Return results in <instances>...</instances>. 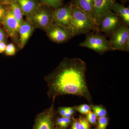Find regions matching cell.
I'll return each instance as SVG.
<instances>
[{"mask_svg":"<svg viewBox=\"0 0 129 129\" xmlns=\"http://www.w3.org/2000/svg\"><path fill=\"white\" fill-rule=\"evenodd\" d=\"M124 1H129V0H124Z\"/></svg>","mask_w":129,"mask_h":129,"instance_id":"34","label":"cell"},{"mask_svg":"<svg viewBox=\"0 0 129 129\" xmlns=\"http://www.w3.org/2000/svg\"><path fill=\"white\" fill-rule=\"evenodd\" d=\"M34 29V25L28 21H24L21 24L19 28V46L23 48L30 37Z\"/></svg>","mask_w":129,"mask_h":129,"instance_id":"12","label":"cell"},{"mask_svg":"<svg viewBox=\"0 0 129 129\" xmlns=\"http://www.w3.org/2000/svg\"><path fill=\"white\" fill-rule=\"evenodd\" d=\"M10 4L11 6L10 8L12 11L14 17L17 21L21 24L24 21L23 18V14L22 10L16 2V1L13 0L10 3Z\"/></svg>","mask_w":129,"mask_h":129,"instance_id":"16","label":"cell"},{"mask_svg":"<svg viewBox=\"0 0 129 129\" xmlns=\"http://www.w3.org/2000/svg\"><path fill=\"white\" fill-rule=\"evenodd\" d=\"M115 0H94L95 21L99 31V26L102 19L111 11Z\"/></svg>","mask_w":129,"mask_h":129,"instance_id":"9","label":"cell"},{"mask_svg":"<svg viewBox=\"0 0 129 129\" xmlns=\"http://www.w3.org/2000/svg\"><path fill=\"white\" fill-rule=\"evenodd\" d=\"M72 115V114H70V113L68 112H67V113L65 114V115L63 116V117L68 118H71Z\"/></svg>","mask_w":129,"mask_h":129,"instance_id":"31","label":"cell"},{"mask_svg":"<svg viewBox=\"0 0 129 129\" xmlns=\"http://www.w3.org/2000/svg\"><path fill=\"white\" fill-rule=\"evenodd\" d=\"M98 129H106L108 123V119L106 116L98 118Z\"/></svg>","mask_w":129,"mask_h":129,"instance_id":"21","label":"cell"},{"mask_svg":"<svg viewBox=\"0 0 129 129\" xmlns=\"http://www.w3.org/2000/svg\"><path fill=\"white\" fill-rule=\"evenodd\" d=\"M91 108L93 110L94 113L98 118L105 117L107 115V111L102 106L96 105L91 106Z\"/></svg>","mask_w":129,"mask_h":129,"instance_id":"19","label":"cell"},{"mask_svg":"<svg viewBox=\"0 0 129 129\" xmlns=\"http://www.w3.org/2000/svg\"><path fill=\"white\" fill-rule=\"evenodd\" d=\"M86 63L78 58H64L59 65L44 78L48 86L50 99L64 95L82 97L92 103L86 79Z\"/></svg>","mask_w":129,"mask_h":129,"instance_id":"1","label":"cell"},{"mask_svg":"<svg viewBox=\"0 0 129 129\" xmlns=\"http://www.w3.org/2000/svg\"><path fill=\"white\" fill-rule=\"evenodd\" d=\"M99 32L96 31L95 33H87L85 40L79 44V46L91 49L101 54L113 51L109 40Z\"/></svg>","mask_w":129,"mask_h":129,"instance_id":"3","label":"cell"},{"mask_svg":"<svg viewBox=\"0 0 129 129\" xmlns=\"http://www.w3.org/2000/svg\"><path fill=\"white\" fill-rule=\"evenodd\" d=\"M121 19L111 11L104 16L99 26V32H103L109 36L115 32L123 24Z\"/></svg>","mask_w":129,"mask_h":129,"instance_id":"7","label":"cell"},{"mask_svg":"<svg viewBox=\"0 0 129 129\" xmlns=\"http://www.w3.org/2000/svg\"><path fill=\"white\" fill-rule=\"evenodd\" d=\"M23 14L29 17L36 11L38 8L35 0H16Z\"/></svg>","mask_w":129,"mask_h":129,"instance_id":"14","label":"cell"},{"mask_svg":"<svg viewBox=\"0 0 129 129\" xmlns=\"http://www.w3.org/2000/svg\"><path fill=\"white\" fill-rule=\"evenodd\" d=\"M67 112H68L73 115L74 113L75 108L73 107H67Z\"/></svg>","mask_w":129,"mask_h":129,"instance_id":"30","label":"cell"},{"mask_svg":"<svg viewBox=\"0 0 129 129\" xmlns=\"http://www.w3.org/2000/svg\"><path fill=\"white\" fill-rule=\"evenodd\" d=\"M80 129H90L89 123L86 119L80 116L79 118Z\"/></svg>","mask_w":129,"mask_h":129,"instance_id":"22","label":"cell"},{"mask_svg":"<svg viewBox=\"0 0 129 129\" xmlns=\"http://www.w3.org/2000/svg\"><path fill=\"white\" fill-rule=\"evenodd\" d=\"M16 49L13 44H10L7 45L5 52L8 56H13L16 53Z\"/></svg>","mask_w":129,"mask_h":129,"instance_id":"23","label":"cell"},{"mask_svg":"<svg viewBox=\"0 0 129 129\" xmlns=\"http://www.w3.org/2000/svg\"><path fill=\"white\" fill-rule=\"evenodd\" d=\"M72 19L71 28L74 37L85 34L92 30L99 32L94 21L84 12L76 5L70 3Z\"/></svg>","mask_w":129,"mask_h":129,"instance_id":"2","label":"cell"},{"mask_svg":"<svg viewBox=\"0 0 129 129\" xmlns=\"http://www.w3.org/2000/svg\"><path fill=\"white\" fill-rule=\"evenodd\" d=\"M71 3L83 10L95 22L94 0H73Z\"/></svg>","mask_w":129,"mask_h":129,"instance_id":"13","label":"cell"},{"mask_svg":"<svg viewBox=\"0 0 129 129\" xmlns=\"http://www.w3.org/2000/svg\"><path fill=\"white\" fill-rule=\"evenodd\" d=\"M112 10L122 19L123 23L127 27L129 26V8L115 2L113 6Z\"/></svg>","mask_w":129,"mask_h":129,"instance_id":"15","label":"cell"},{"mask_svg":"<svg viewBox=\"0 0 129 129\" xmlns=\"http://www.w3.org/2000/svg\"><path fill=\"white\" fill-rule=\"evenodd\" d=\"M55 129H62V128H60V127H57Z\"/></svg>","mask_w":129,"mask_h":129,"instance_id":"33","label":"cell"},{"mask_svg":"<svg viewBox=\"0 0 129 129\" xmlns=\"http://www.w3.org/2000/svg\"><path fill=\"white\" fill-rule=\"evenodd\" d=\"M72 121V118H68L62 117L58 118L57 119L56 124L62 129H65L69 127Z\"/></svg>","mask_w":129,"mask_h":129,"instance_id":"17","label":"cell"},{"mask_svg":"<svg viewBox=\"0 0 129 129\" xmlns=\"http://www.w3.org/2000/svg\"><path fill=\"white\" fill-rule=\"evenodd\" d=\"M53 12L46 9H37L27 17L28 21L37 27L46 31L53 23Z\"/></svg>","mask_w":129,"mask_h":129,"instance_id":"6","label":"cell"},{"mask_svg":"<svg viewBox=\"0 0 129 129\" xmlns=\"http://www.w3.org/2000/svg\"><path fill=\"white\" fill-rule=\"evenodd\" d=\"M109 37V41L113 51L129 52V28L124 24H122Z\"/></svg>","mask_w":129,"mask_h":129,"instance_id":"4","label":"cell"},{"mask_svg":"<svg viewBox=\"0 0 129 129\" xmlns=\"http://www.w3.org/2000/svg\"></svg>","mask_w":129,"mask_h":129,"instance_id":"35","label":"cell"},{"mask_svg":"<svg viewBox=\"0 0 129 129\" xmlns=\"http://www.w3.org/2000/svg\"><path fill=\"white\" fill-rule=\"evenodd\" d=\"M46 32L49 39L57 44L65 43L74 37L72 28L64 27L54 23Z\"/></svg>","mask_w":129,"mask_h":129,"instance_id":"5","label":"cell"},{"mask_svg":"<svg viewBox=\"0 0 129 129\" xmlns=\"http://www.w3.org/2000/svg\"><path fill=\"white\" fill-rule=\"evenodd\" d=\"M97 116L94 112H90L86 114V120L90 124H95L96 123Z\"/></svg>","mask_w":129,"mask_h":129,"instance_id":"24","label":"cell"},{"mask_svg":"<svg viewBox=\"0 0 129 129\" xmlns=\"http://www.w3.org/2000/svg\"><path fill=\"white\" fill-rule=\"evenodd\" d=\"M44 5L48 7L57 9L62 5V0H41Z\"/></svg>","mask_w":129,"mask_h":129,"instance_id":"18","label":"cell"},{"mask_svg":"<svg viewBox=\"0 0 129 129\" xmlns=\"http://www.w3.org/2000/svg\"><path fill=\"white\" fill-rule=\"evenodd\" d=\"M75 109L80 113L83 114H87L91 111V108L88 104H82L75 107Z\"/></svg>","mask_w":129,"mask_h":129,"instance_id":"20","label":"cell"},{"mask_svg":"<svg viewBox=\"0 0 129 129\" xmlns=\"http://www.w3.org/2000/svg\"><path fill=\"white\" fill-rule=\"evenodd\" d=\"M13 0H5V1L6 2H9L10 3Z\"/></svg>","mask_w":129,"mask_h":129,"instance_id":"32","label":"cell"},{"mask_svg":"<svg viewBox=\"0 0 129 129\" xmlns=\"http://www.w3.org/2000/svg\"><path fill=\"white\" fill-rule=\"evenodd\" d=\"M55 100L53 99L50 107L37 115L33 129H54L53 119Z\"/></svg>","mask_w":129,"mask_h":129,"instance_id":"8","label":"cell"},{"mask_svg":"<svg viewBox=\"0 0 129 129\" xmlns=\"http://www.w3.org/2000/svg\"><path fill=\"white\" fill-rule=\"evenodd\" d=\"M6 10L5 8L0 5V23L3 22L6 15Z\"/></svg>","mask_w":129,"mask_h":129,"instance_id":"25","label":"cell"},{"mask_svg":"<svg viewBox=\"0 0 129 129\" xmlns=\"http://www.w3.org/2000/svg\"><path fill=\"white\" fill-rule=\"evenodd\" d=\"M71 129H80L79 119H74Z\"/></svg>","mask_w":129,"mask_h":129,"instance_id":"26","label":"cell"},{"mask_svg":"<svg viewBox=\"0 0 129 129\" xmlns=\"http://www.w3.org/2000/svg\"><path fill=\"white\" fill-rule=\"evenodd\" d=\"M3 23L5 30L9 37L13 39H17L21 24L14 17L11 8L7 11Z\"/></svg>","mask_w":129,"mask_h":129,"instance_id":"11","label":"cell"},{"mask_svg":"<svg viewBox=\"0 0 129 129\" xmlns=\"http://www.w3.org/2000/svg\"><path fill=\"white\" fill-rule=\"evenodd\" d=\"M67 112V107H60L58 109V112L62 117H63Z\"/></svg>","mask_w":129,"mask_h":129,"instance_id":"27","label":"cell"},{"mask_svg":"<svg viewBox=\"0 0 129 129\" xmlns=\"http://www.w3.org/2000/svg\"><path fill=\"white\" fill-rule=\"evenodd\" d=\"M6 46V45L4 41L0 42V53L5 51Z\"/></svg>","mask_w":129,"mask_h":129,"instance_id":"28","label":"cell"},{"mask_svg":"<svg viewBox=\"0 0 129 129\" xmlns=\"http://www.w3.org/2000/svg\"><path fill=\"white\" fill-rule=\"evenodd\" d=\"M5 38V34L4 31L1 29H0V42L4 41Z\"/></svg>","mask_w":129,"mask_h":129,"instance_id":"29","label":"cell"},{"mask_svg":"<svg viewBox=\"0 0 129 129\" xmlns=\"http://www.w3.org/2000/svg\"><path fill=\"white\" fill-rule=\"evenodd\" d=\"M53 18L54 23L64 27H71L72 14L70 5L55 9Z\"/></svg>","mask_w":129,"mask_h":129,"instance_id":"10","label":"cell"}]
</instances>
